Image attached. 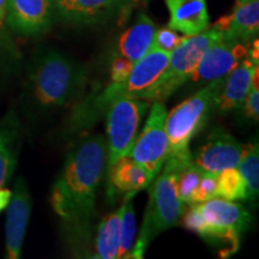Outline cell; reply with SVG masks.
<instances>
[{
  "instance_id": "5bb4252c",
  "label": "cell",
  "mask_w": 259,
  "mask_h": 259,
  "mask_svg": "<svg viewBox=\"0 0 259 259\" xmlns=\"http://www.w3.org/2000/svg\"><path fill=\"white\" fill-rule=\"evenodd\" d=\"M223 31V40L248 45L259 31V0H238L231 16L215 24Z\"/></svg>"
},
{
  "instance_id": "d6a6232c",
  "label": "cell",
  "mask_w": 259,
  "mask_h": 259,
  "mask_svg": "<svg viewBox=\"0 0 259 259\" xmlns=\"http://www.w3.org/2000/svg\"><path fill=\"white\" fill-rule=\"evenodd\" d=\"M145 2H148V0H145Z\"/></svg>"
},
{
  "instance_id": "277c9868",
  "label": "cell",
  "mask_w": 259,
  "mask_h": 259,
  "mask_svg": "<svg viewBox=\"0 0 259 259\" xmlns=\"http://www.w3.org/2000/svg\"><path fill=\"white\" fill-rule=\"evenodd\" d=\"M87 70L60 52H44L30 71L31 92L42 107L70 103L87 83Z\"/></svg>"
},
{
  "instance_id": "f546056e",
  "label": "cell",
  "mask_w": 259,
  "mask_h": 259,
  "mask_svg": "<svg viewBox=\"0 0 259 259\" xmlns=\"http://www.w3.org/2000/svg\"><path fill=\"white\" fill-rule=\"evenodd\" d=\"M52 2H53L54 9H56V11L60 15V17L66 21L72 0H52Z\"/></svg>"
},
{
  "instance_id": "7c38bea8",
  "label": "cell",
  "mask_w": 259,
  "mask_h": 259,
  "mask_svg": "<svg viewBox=\"0 0 259 259\" xmlns=\"http://www.w3.org/2000/svg\"><path fill=\"white\" fill-rule=\"evenodd\" d=\"M52 0H6V24L24 36L47 30L52 23Z\"/></svg>"
},
{
  "instance_id": "8fae6325",
  "label": "cell",
  "mask_w": 259,
  "mask_h": 259,
  "mask_svg": "<svg viewBox=\"0 0 259 259\" xmlns=\"http://www.w3.org/2000/svg\"><path fill=\"white\" fill-rule=\"evenodd\" d=\"M247 53L248 45L222 38L205 51L191 78L199 83L225 78Z\"/></svg>"
},
{
  "instance_id": "f1b7e54d",
  "label": "cell",
  "mask_w": 259,
  "mask_h": 259,
  "mask_svg": "<svg viewBox=\"0 0 259 259\" xmlns=\"http://www.w3.org/2000/svg\"><path fill=\"white\" fill-rule=\"evenodd\" d=\"M134 63L125 57H116L112 63L111 67V80L112 82H122L128 77Z\"/></svg>"
},
{
  "instance_id": "484cf974",
  "label": "cell",
  "mask_w": 259,
  "mask_h": 259,
  "mask_svg": "<svg viewBox=\"0 0 259 259\" xmlns=\"http://www.w3.org/2000/svg\"><path fill=\"white\" fill-rule=\"evenodd\" d=\"M215 197H218V174L205 171L198 186L193 191L189 205L205 202V200L215 198Z\"/></svg>"
},
{
  "instance_id": "e0dca14e",
  "label": "cell",
  "mask_w": 259,
  "mask_h": 259,
  "mask_svg": "<svg viewBox=\"0 0 259 259\" xmlns=\"http://www.w3.org/2000/svg\"><path fill=\"white\" fill-rule=\"evenodd\" d=\"M109 193L135 194L147 189L153 181L148 173L130 156H124L108 167Z\"/></svg>"
},
{
  "instance_id": "d6986e66",
  "label": "cell",
  "mask_w": 259,
  "mask_h": 259,
  "mask_svg": "<svg viewBox=\"0 0 259 259\" xmlns=\"http://www.w3.org/2000/svg\"><path fill=\"white\" fill-rule=\"evenodd\" d=\"M19 151V126L14 115L0 122V189L14 174Z\"/></svg>"
},
{
  "instance_id": "6da1fadb",
  "label": "cell",
  "mask_w": 259,
  "mask_h": 259,
  "mask_svg": "<svg viewBox=\"0 0 259 259\" xmlns=\"http://www.w3.org/2000/svg\"><path fill=\"white\" fill-rule=\"evenodd\" d=\"M106 161L105 138L99 135L84 138L67 155L64 169L52 190L53 210L79 239L89 231Z\"/></svg>"
},
{
  "instance_id": "8992f818",
  "label": "cell",
  "mask_w": 259,
  "mask_h": 259,
  "mask_svg": "<svg viewBox=\"0 0 259 259\" xmlns=\"http://www.w3.org/2000/svg\"><path fill=\"white\" fill-rule=\"evenodd\" d=\"M225 78L209 82L203 89L174 107L169 114H167L168 156H185L191 154V141L206 124L212 109L216 107Z\"/></svg>"
},
{
  "instance_id": "cb8c5ba5",
  "label": "cell",
  "mask_w": 259,
  "mask_h": 259,
  "mask_svg": "<svg viewBox=\"0 0 259 259\" xmlns=\"http://www.w3.org/2000/svg\"><path fill=\"white\" fill-rule=\"evenodd\" d=\"M132 197H134V194H125V208L124 213H122L120 246H119L118 258H128L130 252L135 245L136 213Z\"/></svg>"
},
{
  "instance_id": "603a6c76",
  "label": "cell",
  "mask_w": 259,
  "mask_h": 259,
  "mask_svg": "<svg viewBox=\"0 0 259 259\" xmlns=\"http://www.w3.org/2000/svg\"><path fill=\"white\" fill-rule=\"evenodd\" d=\"M218 197L227 200H246V186L238 168L218 173Z\"/></svg>"
},
{
  "instance_id": "7a4b0ae2",
  "label": "cell",
  "mask_w": 259,
  "mask_h": 259,
  "mask_svg": "<svg viewBox=\"0 0 259 259\" xmlns=\"http://www.w3.org/2000/svg\"><path fill=\"white\" fill-rule=\"evenodd\" d=\"M169 53L153 46L145 56L136 61L128 77L122 82H111L99 92H93L74 109L72 118L73 130H84L93 126L105 114L108 107L121 97H136L144 100L157 80L164 73Z\"/></svg>"
},
{
  "instance_id": "30bf717a",
  "label": "cell",
  "mask_w": 259,
  "mask_h": 259,
  "mask_svg": "<svg viewBox=\"0 0 259 259\" xmlns=\"http://www.w3.org/2000/svg\"><path fill=\"white\" fill-rule=\"evenodd\" d=\"M244 145L223 128H215L208 142L192 156V161L204 171L220 173L227 168H236L240 162Z\"/></svg>"
},
{
  "instance_id": "ffe728a7",
  "label": "cell",
  "mask_w": 259,
  "mask_h": 259,
  "mask_svg": "<svg viewBox=\"0 0 259 259\" xmlns=\"http://www.w3.org/2000/svg\"><path fill=\"white\" fill-rule=\"evenodd\" d=\"M125 202L116 211L107 215L97 228L95 240V258L115 259L118 258L119 246H120L121 221L124 213Z\"/></svg>"
},
{
  "instance_id": "4316f807",
  "label": "cell",
  "mask_w": 259,
  "mask_h": 259,
  "mask_svg": "<svg viewBox=\"0 0 259 259\" xmlns=\"http://www.w3.org/2000/svg\"><path fill=\"white\" fill-rule=\"evenodd\" d=\"M184 37V36H183ZM183 37L178 35V32L169 27L156 29L154 35L153 46L161 48V50L170 53L171 51L180 44Z\"/></svg>"
},
{
  "instance_id": "4fadbf2b",
  "label": "cell",
  "mask_w": 259,
  "mask_h": 259,
  "mask_svg": "<svg viewBox=\"0 0 259 259\" xmlns=\"http://www.w3.org/2000/svg\"><path fill=\"white\" fill-rule=\"evenodd\" d=\"M5 223L6 253L10 259L21 258L25 232L30 219L31 198L25 181L19 178L16 181L14 193L8 204Z\"/></svg>"
},
{
  "instance_id": "5b68a950",
  "label": "cell",
  "mask_w": 259,
  "mask_h": 259,
  "mask_svg": "<svg viewBox=\"0 0 259 259\" xmlns=\"http://www.w3.org/2000/svg\"><path fill=\"white\" fill-rule=\"evenodd\" d=\"M251 215L240 203L220 197L190 205L184 216V226L205 240L221 241L227 255L238 251L241 234L250 225Z\"/></svg>"
},
{
  "instance_id": "1f68e13d",
  "label": "cell",
  "mask_w": 259,
  "mask_h": 259,
  "mask_svg": "<svg viewBox=\"0 0 259 259\" xmlns=\"http://www.w3.org/2000/svg\"><path fill=\"white\" fill-rule=\"evenodd\" d=\"M6 24V0H0V35L4 32Z\"/></svg>"
},
{
  "instance_id": "9c48e42d",
  "label": "cell",
  "mask_w": 259,
  "mask_h": 259,
  "mask_svg": "<svg viewBox=\"0 0 259 259\" xmlns=\"http://www.w3.org/2000/svg\"><path fill=\"white\" fill-rule=\"evenodd\" d=\"M167 108L162 101L153 103L150 114L141 135L130 151L128 156L137 162L153 181L160 173L169 155V145L166 134Z\"/></svg>"
},
{
  "instance_id": "9a60e30c",
  "label": "cell",
  "mask_w": 259,
  "mask_h": 259,
  "mask_svg": "<svg viewBox=\"0 0 259 259\" xmlns=\"http://www.w3.org/2000/svg\"><path fill=\"white\" fill-rule=\"evenodd\" d=\"M257 71L258 61L246 57L227 74L216 102L220 111L228 112L232 109L241 108Z\"/></svg>"
},
{
  "instance_id": "52a82bcc",
  "label": "cell",
  "mask_w": 259,
  "mask_h": 259,
  "mask_svg": "<svg viewBox=\"0 0 259 259\" xmlns=\"http://www.w3.org/2000/svg\"><path fill=\"white\" fill-rule=\"evenodd\" d=\"M222 38L223 31L216 25L199 34L190 36L184 35L180 44L169 53L166 71L145 97V101H164L169 97L191 78L205 51Z\"/></svg>"
},
{
  "instance_id": "2e32d148",
  "label": "cell",
  "mask_w": 259,
  "mask_h": 259,
  "mask_svg": "<svg viewBox=\"0 0 259 259\" xmlns=\"http://www.w3.org/2000/svg\"><path fill=\"white\" fill-rule=\"evenodd\" d=\"M170 18L168 27L181 34H199L210 27L205 0H166Z\"/></svg>"
},
{
  "instance_id": "7402d4cb",
  "label": "cell",
  "mask_w": 259,
  "mask_h": 259,
  "mask_svg": "<svg viewBox=\"0 0 259 259\" xmlns=\"http://www.w3.org/2000/svg\"><path fill=\"white\" fill-rule=\"evenodd\" d=\"M246 186V199L254 202L259 192V150L258 143H251L244 147L240 162L238 164Z\"/></svg>"
},
{
  "instance_id": "ba28073f",
  "label": "cell",
  "mask_w": 259,
  "mask_h": 259,
  "mask_svg": "<svg viewBox=\"0 0 259 259\" xmlns=\"http://www.w3.org/2000/svg\"><path fill=\"white\" fill-rule=\"evenodd\" d=\"M147 108L148 102L136 97H121L108 107L106 112L108 167L119 158L128 156Z\"/></svg>"
},
{
  "instance_id": "ac0fdd59",
  "label": "cell",
  "mask_w": 259,
  "mask_h": 259,
  "mask_svg": "<svg viewBox=\"0 0 259 259\" xmlns=\"http://www.w3.org/2000/svg\"><path fill=\"white\" fill-rule=\"evenodd\" d=\"M156 24L145 14L138 16L137 21L121 35L118 42L120 56L132 63L142 59L153 47Z\"/></svg>"
},
{
  "instance_id": "4dcf8cb0",
  "label": "cell",
  "mask_w": 259,
  "mask_h": 259,
  "mask_svg": "<svg viewBox=\"0 0 259 259\" xmlns=\"http://www.w3.org/2000/svg\"><path fill=\"white\" fill-rule=\"evenodd\" d=\"M11 196L12 192L10 190L0 189V211L8 206L10 199H11Z\"/></svg>"
},
{
  "instance_id": "3957f363",
  "label": "cell",
  "mask_w": 259,
  "mask_h": 259,
  "mask_svg": "<svg viewBox=\"0 0 259 259\" xmlns=\"http://www.w3.org/2000/svg\"><path fill=\"white\" fill-rule=\"evenodd\" d=\"M192 160V154L185 156H168L162 171L149 185V200L138 239L128 258H143L150 242L174 227L185 210L177 191V177L181 167Z\"/></svg>"
},
{
  "instance_id": "83f0119b",
  "label": "cell",
  "mask_w": 259,
  "mask_h": 259,
  "mask_svg": "<svg viewBox=\"0 0 259 259\" xmlns=\"http://www.w3.org/2000/svg\"><path fill=\"white\" fill-rule=\"evenodd\" d=\"M242 107H245V114L257 121L259 118V89H258V71L254 73L252 87L246 96Z\"/></svg>"
},
{
  "instance_id": "d4e9b609",
  "label": "cell",
  "mask_w": 259,
  "mask_h": 259,
  "mask_svg": "<svg viewBox=\"0 0 259 259\" xmlns=\"http://www.w3.org/2000/svg\"><path fill=\"white\" fill-rule=\"evenodd\" d=\"M205 173L202 168L197 166L194 162L191 160L181 167L177 177V191L178 196L181 202L189 205L191 202V197H192L193 191L198 186L200 179H202L203 174Z\"/></svg>"
},
{
  "instance_id": "44dd1931",
  "label": "cell",
  "mask_w": 259,
  "mask_h": 259,
  "mask_svg": "<svg viewBox=\"0 0 259 259\" xmlns=\"http://www.w3.org/2000/svg\"><path fill=\"white\" fill-rule=\"evenodd\" d=\"M130 0H72L66 21L89 24L101 21L127 5Z\"/></svg>"
}]
</instances>
